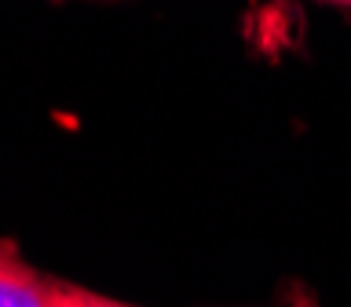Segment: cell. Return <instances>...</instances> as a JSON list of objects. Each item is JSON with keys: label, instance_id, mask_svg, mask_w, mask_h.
Returning <instances> with one entry per match:
<instances>
[{"label": "cell", "instance_id": "obj_1", "mask_svg": "<svg viewBox=\"0 0 351 307\" xmlns=\"http://www.w3.org/2000/svg\"><path fill=\"white\" fill-rule=\"evenodd\" d=\"M84 289L55 282L0 241V307H81Z\"/></svg>", "mask_w": 351, "mask_h": 307}, {"label": "cell", "instance_id": "obj_2", "mask_svg": "<svg viewBox=\"0 0 351 307\" xmlns=\"http://www.w3.org/2000/svg\"><path fill=\"white\" fill-rule=\"evenodd\" d=\"M81 307H132V304H121V300H110V296H99V293H84Z\"/></svg>", "mask_w": 351, "mask_h": 307}, {"label": "cell", "instance_id": "obj_3", "mask_svg": "<svg viewBox=\"0 0 351 307\" xmlns=\"http://www.w3.org/2000/svg\"><path fill=\"white\" fill-rule=\"evenodd\" d=\"M326 4H340V8H351V0H326Z\"/></svg>", "mask_w": 351, "mask_h": 307}]
</instances>
